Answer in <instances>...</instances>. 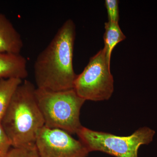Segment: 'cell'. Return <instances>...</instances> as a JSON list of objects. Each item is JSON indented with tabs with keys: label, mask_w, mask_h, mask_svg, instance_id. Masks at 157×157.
<instances>
[{
	"label": "cell",
	"mask_w": 157,
	"mask_h": 157,
	"mask_svg": "<svg viewBox=\"0 0 157 157\" xmlns=\"http://www.w3.org/2000/svg\"><path fill=\"white\" fill-rule=\"evenodd\" d=\"M76 25L67 20L37 56L34 74L37 88L59 91L73 89L76 76L73 65Z\"/></svg>",
	"instance_id": "cell-1"
},
{
	"label": "cell",
	"mask_w": 157,
	"mask_h": 157,
	"mask_svg": "<svg viewBox=\"0 0 157 157\" xmlns=\"http://www.w3.org/2000/svg\"><path fill=\"white\" fill-rule=\"evenodd\" d=\"M36 89L27 80L20 85L1 122L13 147L36 145L39 132L45 126L36 99Z\"/></svg>",
	"instance_id": "cell-2"
},
{
	"label": "cell",
	"mask_w": 157,
	"mask_h": 157,
	"mask_svg": "<svg viewBox=\"0 0 157 157\" xmlns=\"http://www.w3.org/2000/svg\"><path fill=\"white\" fill-rule=\"evenodd\" d=\"M35 94L45 127L76 134L82 126L80 112L86 101L74 89L53 91L36 87Z\"/></svg>",
	"instance_id": "cell-3"
},
{
	"label": "cell",
	"mask_w": 157,
	"mask_h": 157,
	"mask_svg": "<svg viewBox=\"0 0 157 157\" xmlns=\"http://www.w3.org/2000/svg\"><path fill=\"white\" fill-rule=\"evenodd\" d=\"M155 133L152 129L143 127L130 136H120L82 126L76 134L89 152L101 151L116 157H138L140 147L151 142Z\"/></svg>",
	"instance_id": "cell-4"
},
{
	"label": "cell",
	"mask_w": 157,
	"mask_h": 157,
	"mask_svg": "<svg viewBox=\"0 0 157 157\" xmlns=\"http://www.w3.org/2000/svg\"><path fill=\"white\" fill-rule=\"evenodd\" d=\"M110 66L103 48L92 57L74 81L73 89L77 94L85 101L109 100L114 90Z\"/></svg>",
	"instance_id": "cell-5"
},
{
	"label": "cell",
	"mask_w": 157,
	"mask_h": 157,
	"mask_svg": "<svg viewBox=\"0 0 157 157\" xmlns=\"http://www.w3.org/2000/svg\"><path fill=\"white\" fill-rule=\"evenodd\" d=\"M36 146L39 157H87L90 153L69 133L45 126L39 132Z\"/></svg>",
	"instance_id": "cell-6"
},
{
	"label": "cell",
	"mask_w": 157,
	"mask_h": 157,
	"mask_svg": "<svg viewBox=\"0 0 157 157\" xmlns=\"http://www.w3.org/2000/svg\"><path fill=\"white\" fill-rule=\"evenodd\" d=\"M27 61L21 53L0 52V79H25L29 76Z\"/></svg>",
	"instance_id": "cell-7"
},
{
	"label": "cell",
	"mask_w": 157,
	"mask_h": 157,
	"mask_svg": "<svg viewBox=\"0 0 157 157\" xmlns=\"http://www.w3.org/2000/svg\"><path fill=\"white\" fill-rule=\"evenodd\" d=\"M23 45L19 32L10 20L0 13V52L21 53Z\"/></svg>",
	"instance_id": "cell-8"
},
{
	"label": "cell",
	"mask_w": 157,
	"mask_h": 157,
	"mask_svg": "<svg viewBox=\"0 0 157 157\" xmlns=\"http://www.w3.org/2000/svg\"><path fill=\"white\" fill-rule=\"evenodd\" d=\"M105 31L104 36V47L103 48L108 60L110 63L113 50L120 42L126 38L118 22H108L104 24Z\"/></svg>",
	"instance_id": "cell-9"
},
{
	"label": "cell",
	"mask_w": 157,
	"mask_h": 157,
	"mask_svg": "<svg viewBox=\"0 0 157 157\" xmlns=\"http://www.w3.org/2000/svg\"><path fill=\"white\" fill-rule=\"evenodd\" d=\"M22 82V79L19 78L0 79V124L15 91Z\"/></svg>",
	"instance_id": "cell-10"
},
{
	"label": "cell",
	"mask_w": 157,
	"mask_h": 157,
	"mask_svg": "<svg viewBox=\"0 0 157 157\" xmlns=\"http://www.w3.org/2000/svg\"><path fill=\"white\" fill-rule=\"evenodd\" d=\"M5 157H39L36 145L11 149Z\"/></svg>",
	"instance_id": "cell-11"
},
{
	"label": "cell",
	"mask_w": 157,
	"mask_h": 157,
	"mask_svg": "<svg viewBox=\"0 0 157 157\" xmlns=\"http://www.w3.org/2000/svg\"><path fill=\"white\" fill-rule=\"evenodd\" d=\"M118 0H106L105 7L107 10L108 21L118 22L119 21V9Z\"/></svg>",
	"instance_id": "cell-12"
},
{
	"label": "cell",
	"mask_w": 157,
	"mask_h": 157,
	"mask_svg": "<svg viewBox=\"0 0 157 157\" xmlns=\"http://www.w3.org/2000/svg\"><path fill=\"white\" fill-rule=\"evenodd\" d=\"M11 146V142L0 124V157H5Z\"/></svg>",
	"instance_id": "cell-13"
}]
</instances>
